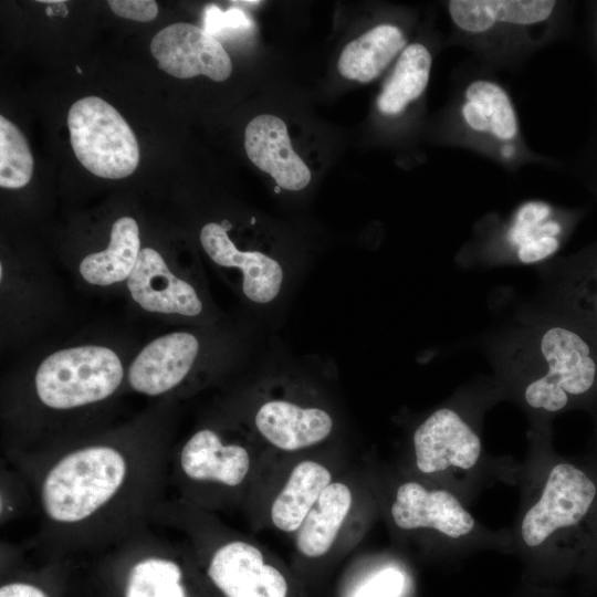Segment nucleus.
<instances>
[{
    "mask_svg": "<svg viewBox=\"0 0 597 597\" xmlns=\"http://www.w3.org/2000/svg\"><path fill=\"white\" fill-rule=\"evenodd\" d=\"M172 449L165 439L128 434L7 454L36 513L32 548L56 559L106 552L150 524L168 498Z\"/></svg>",
    "mask_w": 597,
    "mask_h": 597,
    "instance_id": "f257e3e1",
    "label": "nucleus"
},
{
    "mask_svg": "<svg viewBox=\"0 0 597 597\" xmlns=\"http://www.w3.org/2000/svg\"><path fill=\"white\" fill-rule=\"evenodd\" d=\"M123 365L107 347L85 345L57 350L39 366L35 395L54 411H69L102 402L119 388Z\"/></svg>",
    "mask_w": 597,
    "mask_h": 597,
    "instance_id": "f03ea898",
    "label": "nucleus"
},
{
    "mask_svg": "<svg viewBox=\"0 0 597 597\" xmlns=\"http://www.w3.org/2000/svg\"><path fill=\"white\" fill-rule=\"evenodd\" d=\"M66 121L75 157L90 172L121 179L136 170L140 157L137 138L108 102L97 96L77 100Z\"/></svg>",
    "mask_w": 597,
    "mask_h": 597,
    "instance_id": "7ed1b4c3",
    "label": "nucleus"
},
{
    "mask_svg": "<svg viewBox=\"0 0 597 597\" xmlns=\"http://www.w3.org/2000/svg\"><path fill=\"white\" fill-rule=\"evenodd\" d=\"M547 371L530 383L526 402L551 412L563 409L569 396L588 392L597 379V338L584 325H554L540 344Z\"/></svg>",
    "mask_w": 597,
    "mask_h": 597,
    "instance_id": "20e7f679",
    "label": "nucleus"
},
{
    "mask_svg": "<svg viewBox=\"0 0 597 597\" xmlns=\"http://www.w3.org/2000/svg\"><path fill=\"white\" fill-rule=\"evenodd\" d=\"M250 469L251 455L244 446L226 441L214 429L201 428L172 449L169 485L179 491L177 498L189 502L200 488L240 486Z\"/></svg>",
    "mask_w": 597,
    "mask_h": 597,
    "instance_id": "39448f33",
    "label": "nucleus"
},
{
    "mask_svg": "<svg viewBox=\"0 0 597 597\" xmlns=\"http://www.w3.org/2000/svg\"><path fill=\"white\" fill-rule=\"evenodd\" d=\"M182 536L208 545L197 537ZM209 547L207 576L224 597H286L284 576L264 563L262 552L252 543L226 538Z\"/></svg>",
    "mask_w": 597,
    "mask_h": 597,
    "instance_id": "423d86ee",
    "label": "nucleus"
},
{
    "mask_svg": "<svg viewBox=\"0 0 597 597\" xmlns=\"http://www.w3.org/2000/svg\"><path fill=\"white\" fill-rule=\"evenodd\" d=\"M595 495L596 486L583 471L566 463L555 465L541 499L523 519L521 534L526 545L538 546L556 530L577 524Z\"/></svg>",
    "mask_w": 597,
    "mask_h": 597,
    "instance_id": "0eeeda50",
    "label": "nucleus"
},
{
    "mask_svg": "<svg viewBox=\"0 0 597 597\" xmlns=\"http://www.w3.org/2000/svg\"><path fill=\"white\" fill-rule=\"evenodd\" d=\"M150 52L158 67L177 78L206 75L222 82L232 72L220 41L191 23L176 22L160 30L150 42Z\"/></svg>",
    "mask_w": 597,
    "mask_h": 597,
    "instance_id": "6e6552de",
    "label": "nucleus"
},
{
    "mask_svg": "<svg viewBox=\"0 0 597 597\" xmlns=\"http://www.w3.org/2000/svg\"><path fill=\"white\" fill-rule=\"evenodd\" d=\"M229 228L216 222L205 224L199 234L203 250L216 264L241 272V289L249 301L273 306L289 285V270L271 253L240 250L230 239Z\"/></svg>",
    "mask_w": 597,
    "mask_h": 597,
    "instance_id": "1a4fd4ad",
    "label": "nucleus"
},
{
    "mask_svg": "<svg viewBox=\"0 0 597 597\" xmlns=\"http://www.w3.org/2000/svg\"><path fill=\"white\" fill-rule=\"evenodd\" d=\"M416 463L423 473L449 467L472 468L481 452V441L471 427L453 410L432 412L413 433Z\"/></svg>",
    "mask_w": 597,
    "mask_h": 597,
    "instance_id": "9d476101",
    "label": "nucleus"
},
{
    "mask_svg": "<svg viewBox=\"0 0 597 597\" xmlns=\"http://www.w3.org/2000/svg\"><path fill=\"white\" fill-rule=\"evenodd\" d=\"M199 353V341L187 332H175L150 342L128 370L130 387L147 396L164 395L176 388L191 370Z\"/></svg>",
    "mask_w": 597,
    "mask_h": 597,
    "instance_id": "9b49d317",
    "label": "nucleus"
},
{
    "mask_svg": "<svg viewBox=\"0 0 597 597\" xmlns=\"http://www.w3.org/2000/svg\"><path fill=\"white\" fill-rule=\"evenodd\" d=\"M244 149L259 169L279 188L298 191L311 181V171L294 151L283 119L270 114L252 118L244 129Z\"/></svg>",
    "mask_w": 597,
    "mask_h": 597,
    "instance_id": "f8f14e48",
    "label": "nucleus"
},
{
    "mask_svg": "<svg viewBox=\"0 0 597 597\" xmlns=\"http://www.w3.org/2000/svg\"><path fill=\"white\" fill-rule=\"evenodd\" d=\"M127 287L134 301L148 312L185 316L202 312L196 289L174 275L160 253L151 248L140 250Z\"/></svg>",
    "mask_w": 597,
    "mask_h": 597,
    "instance_id": "ddd939ff",
    "label": "nucleus"
},
{
    "mask_svg": "<svg viewBox=\"0 0 597 597\" xmlns=\"http://www.w3.org/2000/svg\"><path fill=\"white\" fill-rule=\"evenodd\" d=\"M253 422L258 432L272 446L296 451L324 441L334 421L329 412L287 399H270L256 409Z\"/></svg>",
    "mask_w": 597,
    "mask_h": 597,
    "instance_id": "4468645a",
    "label": "nucleus"
},
{
    "mask_svg": "<svg viewBox=\"0 0 597 597\" xmlns=\"http://www.w3.org/2000/svg\"><path fill=\"white\" fill-rule=\"evenodd\" d=\"M395 524L404 530L434 528L458 538L471 532L474 520L457 498L446 490H426L421 484L400 485L391 506Z\"/></svg>",
    "mask_w": 597,
    "mask_h": 597,
    "instance_id": "2eb2a0df",
    "label": "nucleus"
},
{
    "mask_svg": "<svg viewBox=\"0 0 597 597\" xmlns=\"http://www.w3.org/2000/svg\"><path fill=\"white\" fill-rule=\"evenodd\" d=\"M555 6L551 0H452L448 10L460 30L479 34L496 25L537 24L552 15Z\"/></svg>",
    "mask_w": 597,
    "mask_h": 597,
    "instance_id": "dca6fc26",
    "label": "nucleus"
},
{
    "mask_svg": "<svg viewBox=\"0 0 597 597\" xmlns=\"http://www.w3.org/2000/svg\"><path fill=\"white\" fill-rule=\"evenodd\" d=\"M406 44L400 28L389 23L379 24L343 49L337 63L338 72L347 80L371 82L405 50Z\"/></svg>",
    "mask_w": 597,
    "mask_h": 597,
    "instance_id": "f3484780",
    "label": "nucleus"
},
{
    "mask_svg": "<svg viewBox=\"0 0 597 597\" xmlns=\"http://www.w3.org/2000/svg\"><path fill=\"white\" fill-rule=\"evenodd\" d=\"M461 115L470 129L500 142H511L519 134V121L509 94L489 80H475L467 86Z\"/></svg>",
    "mask_w": 597,
    "mask_h": 597,
    "instance_id": "a211bd4d",
    "label": "nucleus"
},
{
    "mask_svg": "<svg viewBox=\"0 0 597 597\" xmlns=\"http://www.w3.org/2000/svg\"><path fill=\"white\" fill-rule=\"evenodd\" d=\"M331 479L323 464L312 460L300 462L271 506L275 527L283 532L297 531Z\"/></svg>",
    "mask_w": 597,
    "mask_h": 597,
    "instance_id": "6ab92c4d",
    "label": "nucleus"
},
{
    "mask_svg": "<svg viewBox=\"0 0 597 597\" xmlns=\"http://www.w3.org/2000/svg\"><path fill=\"white\" fill-rule=\"evenodd\" d=\"M139 230L132 217L117 219L107 249L86 255L80 264L82 277L94 285H111L128 279L140 252Z\"/></svg>",
    "mask_w": 597,
    "mask_h": 597,
    "instance_id": "aec40b11",
    "label": "nucleus"
},
{
    "mask_svg": "<svg viewBox=\"0 0 597 597\" xmlns=\"http://www.w3.org/2000/svg\"><path fill=\"white\" fill-rule=\"evenodd\" d=\"M352 492L341 482L329 483L297 530L296 547L307 557H318L332 547L352 506Z\"/></svg>",
    "mask_w": 597,
    "mask_h": 597,
    "instance_id": "412c9836",
    "label": "nucleus"
},
{
    "mask_svg": "<svg viewBox=\"0 0 597 597\" xmlns=\"http://www.w3.org/2000/svg\"><path fill=\"white\" fill-rule=\"evenodd\" d=\"M432 57L420 43L407 45L399 54L390 76L377 98L378 109L389 116L401 114L408 104L425 92L431 71Z\"/></svg>",
    "mask_w": 597,
    "mask_h": 597,
    "instance_id": "4be33fe9",
    "label": "nucleus"
},
{
    "mask_svg": "<svg viewBox=\"0 0 597 597\" xmlns=\"http://www.w3.org/2000/svg\"><path fill=\"white\" fill-rule=\"evenodd\" d=\"M33 156L22 132L0 116V186L19 189L31 180Z\"/></svg>",
    "mask_w": 597,
    "mask_h": 597,
    "instance_id": "5701e85b",
    "label": "nucleus"
},
{
    "mask_svg": "<svg viewBox=\"0 0 597 597\" xmlns=\"http://www.w3.org/2000/svg\"><path fill=\"white\" fill-rule=\"evenodd\" d=\"M549 208L541 202H528L516 213L510 239L519 249L522 245L542 237H556L561 226L555 221H545Z\"/></svg>",
    "mask_w": 597,
    "mask_h": 597,
    "instance_id": "b1692460",
    "label": "nucleus"
},
{
    "mask_svg": "<svg viewBox=\"0 0 597 597\" xmlns=\"http://www.w3.org/2000/svg\"><path fill=\"white\" fill-rule=\"evenodd\" d=\"M570 302L580 323L597 338V261L578 270L572 283Z\"/></svg>",
    "mask_w": 597,
    "mask_h": 597,
    "instance_id": "393cba45",
    "label": "nucleus"
},
{
    "mask_svg": "<svg viewBox=\"0 0 597 597\" xmlns=\"http://www.w3.org/2000/svg\"><path fill=\"white\" fill-rule=\"evenodd\" d=\"M203 20L205 31L216 39L218 35L242 33L253 28L251 19L238 8L221 11L217 6L210 4L205 9Z\"/></svg>",
    "mask_w": 597,
    "mask_h": 597,
    "instance_id": "a878e982",
    "label": "nucleus"
},
{
    "mask_svg": "<svg viewBox=\"0 0 597 597\" xmlns=\"http://www.w3.org/2000/svg\"><path fill=\"white\" fill-rule=\"evenodd\" d=\"M405 584L404 575L395 568H386L366 584L354 597H399Z\"/></svg>",
    "mask_w": 597,
    "mask_h": 597,
    "instance_id": "bb28decb",
    "label": "nucleus"
},
{
    "mask_svg": "<svg viewBox=\"0 0 597 597\" xmlns=\"http://www.w3.org/2000/svg\"><path fill=\"white\" fill-rule=\"evenodd\" d=\"M108 4L117 17L134 21L148 22L158 14L154 0H111Z\"/></svg>",
    "mask_w": 597,
    "mask_h": 597,
    "instance_id": "cd10ccee",
    "label": "nucleus"
},
{
    "mask_svg": "<svg viewBox=\"0 0 597 597\" xmlns=\"http://www.w3.org/2000/svg\"><path fill=\"white\" fill-rule=\"evenodd\" d=\"M557 237H542L517 249V258L522 263H534L546 259L558 249Z\"/></svg>",
    "mask_w": 597,
    "mask_h": 597,
    "instance_id": "c85d7f7f",
    "label": "nucleus"
},
{
    "mask_svg": "<svg viewBox=\"0 0 597 597\" xmlns=\"http://www.w3.org/2000/svg\"><path fill=\"white\" fill-rule=\"evenodd\" d=\"M0 597H50V595L34 583L12 580L1 585Z\"/></svg>",
    "mask_w": 597,
    "mask_h": 597,
    "instance_id": "c756f323",
    "label": "nucleus"
},
{
    "mask_svg": "<svg viewBox=\"0 0 597 597\" xmlns=\"http://www.w3.org/2000/svg\"><path fill=\"white\" fill-rule=\"evenodd\" d=\"M232 3H235V4H245V6H256V4H260L261 1H232Z\"/></svg>",
    "mask_w": 597,
    "mask_h": 597,
    "instance_id": "7c9ffc66",
    "label": "nucleus"
},
{
    "mask_svg": "<svg viewBox=\"0 0 597 597\" xmlns=\"http://www.w3.org/2000/svg\"><path fill=\"white\" fill-rule=\"evenodd\" d=\"M40 2H43V3H60V2H64L62 0H40Z\"/></svg>",
    "mask_w": 597,
    "mask_h": 597,
    "instance_id": "2f4dec72",
    "label": "nucleus"
}]
</instances>
